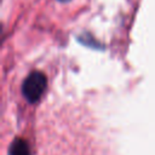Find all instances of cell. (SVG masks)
<instances>
[{"instance_id":"1","label":"cell","mask_w":155,"mask_h":155,"mask_svg":"<svg viewBox=\"0 0 155 155\" xmlns=\"http://www.w3.org/2000/svg\"><path fill=\"white\" fill-rule=\"evenodd\" d=\"M47 80L42 71H31L22 84V94L29 103L38 102L46 90Z\"/></svg>"},{"instance_id":"2","label":"cell","mask_w":155,"mask_h":155,"mask_svg":"<svg viewBox=\"0 0 155 155\" xmlns=\"http://www.w3.org/2000/svg\"><path fill=\"white\" fill-rule=\"evenodd\" d=\"M8 155H29V149L27 143L23 139L16 138L10 147Z\"/></svg>"},{"instance_id":"3","label":"cell","mask_w":155,"mask_h":155,"mask_svg":"<svg viewBox=\"0 0 155 155\" xmlns=\"http://www.w3.org/2000/svg\"><path fill=\"white\" fill-rule=\"evenodd\" d=\"M59 1H69V0H59Z\"/></svg>"}]
</instances>
